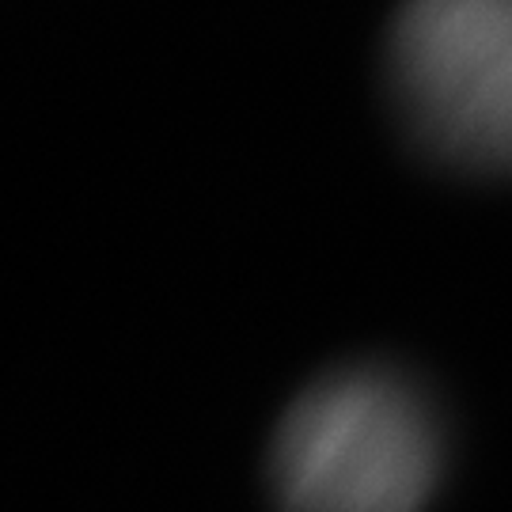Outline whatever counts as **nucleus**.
Wrapping results in <instances>:
<instances>
[{
	"label": "nucleus",
	"mask_w": 512,
	"mask_h": 512,
	"mask_svg": "<svg viewBox=\"0 0 512 512\" xmlns=\"http://www.w3.org/2000/svg\"><path fill=\"white\" fill-rule=\"evenodd\" d=\"M440 478V425L410 380L342 368L296 395L274 433L281 512H421Z\"/></svg>",
	"instance_id": "nucleus-1"
},
{
	"label": "nucleus",
	"mask_w": 512,
	"mask_h": 512,
	"mask_svg": "<svg viewBox=\"0 0 512 512\" xmlns=\"http://www.w3.org/2000/svg\"><path fill=\"white\" fill-rule=\"evenodd\" d=\"M387 73L410 129L437 156L512 171V0H403Z\"/></svg>",
	"instance_id": "nucleus-2"
}]
</instances>
